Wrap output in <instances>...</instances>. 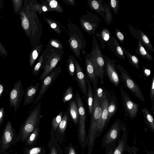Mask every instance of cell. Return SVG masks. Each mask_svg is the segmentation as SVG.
<instances>
[{"label": "cell", "mask_w": 154, "mask_h": 154, "mask_svg": "<svg viewBox=\"0 0 154 154\" xmlns=\"http://www.w3.org/2000/svg\"><path fill=\"white\" fill-rule=\"evenodd\" d=\"M123 51L130 63L134 68L138 69L140 68L139 60L138 57L134 55H131L123 46H121Z\"/></svg>", "instance_id": "38"}, {"label": "cell", "mask_w": 154, "mask_h": 154, "mask_svg": "<svg viewBox=\"0 0 154 154\" xmlns=\"http://www.w3.org/2000/svg\"><path fill=\"white\" fill-rule=\"evenodd\" d=\"M65 154H79V152L75 147L70 143L66 147Z\"/></svg>", "instance_id": "47"}, {"label": "cell", "mask_w": 154, "mask_h": 154, "mask_svg": "<svg viewBox=\"0 0 154 154\" xmlns=\"http://www.w3.org/2000/svg\"><path fill=\"white\" fill-rule=\"evenodd\" d=\"M85 61L86 74L92 84L94 90H95L97 87L98 77L90 54H87L85 55Z\"/></svg>", "instance_id": "19"}, {"label": "cell", "mask_w": 154, "mask_h": 154, "mask_svg": "<svg viewBox=\"0 0 154 154\" xmlns=\"http://www.w3.org/2000/svg\"><path fill=\"white\" fill-rule=\"evenodd\" d=\"M21 15L22 27L29 38L33 47L39 45L43 33V26L37 12L25 7L21 12Z\"/></svg>", "instance_id": "1"}, {"label": "cell", "mask_w": 154, "mask_h": 154, "mask_svg": "<svg viewBox=\"0 0 154 154\" xmlns=\"http://www.w3.org/2000/svg\"><path fill=\"white\" fill-rule=\"evenodd\" d=\"M21 80L16 82L9 94L10 107L14 106L16 113L19 108L22 97L25 93Z\"/></svg>", "instance_id": "13"}, {"label": "cell", "mask_w": 154, "mask_h": 154, "mask_svg": "<svg viewBox=\"0 0 154 154\" xmlns=\"http://www.w3.org/2000/svg\"><path fill=\"white\" fill-rule=\"evenodd\" d=\"M40 1L48 8L49 12L55 11L63 13V10L60 4L55 0H40Z\"/></svg>", "instance_id": "31"}, {"label": "cell", "mask_w": 154, "mask_h": 154, "mask_svg": "<svg viewBox=\"0 0 154 154\" xmlns=\"http://www.w3.org/2000/svg\"><path fill=\"white\" fill-rule=\"evenodd\" d=\"M94 35L98 38L101 48L105 49L107 46V43L112 36L109 29L104 28L99 32H96Z\"/></svg>", "instance_id": "27"}, {"label": "cell", "mask_w": 154, "mask_h": 154, "mask_svg": "<svg viewBox=\"0 0 154 154\" xmlns=\"http://www.w3.org/2000/svg\"><path fill=\"white\" fill-rule=\"evenodd\" d=\"M119 0H110L109 1V5L115 14H117L119 6Z\"/></svg>", "instance_id": "46"}, {"label": "cell", "mask_w": 154, "mask_h": 154, "mask_svg": "<svg viewBox=\"0 0 154 154\" xmlns=\"http://www.w3.org/2000/svg\"><path fill=\"white\" fill-rule=\"evenodd\" d=\"M102 0H88L87 4L90 8L95 11L103 18L104 16V9Z\"/></svg>", "instance_id": "29"}, {"label": "cell", "mask_w": 154, "mask_h": 154, "mask_svg": "<svg viewBox=\"0 0 154 154\" xmlns=\"http://www.w3.org/2000/svg\"><path fill=\"white\" fill-rule=\"evenodd\" d=\"M120 90L125 116L131 119L136 118L138 112L139 104L134 102L127 92L122 88H120Z\"/></svg>", "instance_id": "12"}, {"label": "cell", "mask_w": 154, "mask_h": 154, "mask_svg": "<svg viewBox=\"0 0 154 154\" xmlns=\"http://www.w3.org/2000/svg\"><path fill=\"white\" fill-rule=\"evenodd\" d=\"M109 100L108 97L102 102L101 106L102 112L101 116L99 120L96 127L95 137L96 138L100 136L108 123V113L107 106Z\"/></svg>", "instance_id": "17"}, {"label": "cell", "mask_w": 154, "mask_h": 154, "mask_svg": "<svg viewBox=\"0 0 154 154\" xmlns=\"http://www.w3.org/2000/svg\"><path fill=\"white\" fill-rule=\"evenodd\" d=\"M101 105L94 97L93 111L86 138L87 145H88V154H91L94 147L97 125L102 112Z\"/></svg>", "instance_id": "4"}, {"label": "cell", "mask_w": 154, "mask_h": 154, "mask_svg": "<svg viewBox=\"0 0 154 154\" xmlns=\"http://www.w3.org/2000/svg\"><path fill=\"white\" fill-rule=\"evenodd\" d=\"M70 119L71 118L67 108L54 134L56 139L58 142L61 143L64 140L65 132L67 123L68 121H70Z\"/></svg>", "instance_id": "21"}, {"label": "cell", "mask_w": 154, "mask_h": 154, "mask_svg": "<svg viewBox=\"0 0 154 154\" xmlns=\"http://www.w3.org/2000/svg\"><path fill=\"white\" fill-rule=\"evenodd\" d=\"M122 129V124L121 120L119 119L113 123L103 137L102 146L106 147L111 143L118 140L120 138V133Z\"/></svg>", "instance_id": "11"}, {"label": "cell", "mask_w": 154, "mask_h": 154, "mask_svg": "<svg viewBox=\"0 0 154 154\" xmlns=\"http://www.w3.org/2000/svg\"><path fill=\"white\" fill-rule=\"evenodd\" d=\"M85 77L87 86V97L86 99V103L88 107V114L91 117L93 107L94 90L92 88L90 80L86 73L85 74Z\"/></svg>", "instance_id": "24"}, {"label": "cell", "mask_w": 154, "mask_h": 154, "mask_svg": "<svg viewBox=\"0 0 154 154\" xmlns=\"http://www.w3.org/2000/svg\"><path fill=\"white\" fill-rule=\"evenodd\" d=\"M116 35L118 40L122 44H123L125 40L124 35L120 30L117 28L116 29Z\"/></svg>", "instance_id": "49"}, {"label": "cell", "mask_w": 154, "mask_h": 154, "mask_svg": "<svg viewBox=\"0 0 154 154\" xmlns=\"http://www.w3.org/2000/svg\"><path fill=\"white\" fill-rule=\"evenodd\" d=\"M154 101H153L152 102V107H151V111H152V112L153 114L154 113Z\"/></svg>", "instance_id": "57"}, {"label": "cell", "mask_w": 154, "mask_h": 154, "mask_svg": "<svg viewBox=\"0 0 154 154\" xmlns=\"http://www.w3.org/2000/svg\"><path fill=\"white\" fill-rule=\"evenodd\" d=\"M133 154H137L136 152H134L133 153Z\"/></svg>", "instance_id": "59"}, {"label": "cell", "mask_w": 154, "mask_h": 154, "mask_svg": "<svg viewBox=\"0 0 154 154\" xmlns=\"http://www.w3.org/2000/svg\"><path fill=\"white\" fill-rule=\"evenodd\" d=\"M141 111L144 116L146 125L154 133V120L153 115L146 107L142 109Z\"/></svg>", "instance_id": "33"}, {"label": "cell", "mask_w": 154, "mask_h": 154, "mask_svg": "<svg viewBox=\"0 0 154 154\" xmlns=\"http://www.w3.org/2000/svg\"><path fill=\"white\" fill-rule=\"evenodd\" d=\"M94 97L97 102L102 104V102L107 97V91L104 87H97L94 91Z\"/></svg>", "instance_id": "36"}, {"label": "cell", "mask_w": 154, "mask_h": 154, "mask_svg": "<svg viewBox=\"0 0 154 154\" xmlns=\"http://www.w3.org/2000/svg\"><path fill=\"white\" fill-rule=\"evenodd\" d=\"M122 136L118 140V145L114 149L113 154H123L126 151L131 154L136 152L138 150V148L135 146H129L128 145V129L124 124H122Z\"/></svg>", "instance_id": "16"}, {"label": "cell", "mask_w": 154, "mask_h": 154, "mask_svg": "<svg viewBox=\"0 0 154 154\" xmlns=\"http://www.w3.org/2000/svg\"><path fill=\"white\" fill-rule=\"evenodd\" d=\"M4 112V108L3 107L1 108L0 109V126L2 124L4 121L5 116Z\"/></svg>", "instance_id": "52"}, {"label": "cell", "mask_w": 154, "mask_h": 154, "mask_svg": "<svg viewBox=\"0 0 154 154\" xmlns=\"http://www.w3.org/2000/svg\"><path fill=\"white\" fill-rule=\"evenodd\" d=\"M15 12H17L21 7L22 0H13Z\"/></svg>", "instance_id": "51"}, {"label": "cell", "mask_w": 154, "mask_h": 154, "mask_svg": "<svg viewBox=\"0 0 154 154\" xmlns=\"http://www.w3.org/2000/svg\"><path fill=\"white\" fill-rule=\"evenodd\" d=\"M63 113V112L62 111L57 116L53 119L51 122V128L50 132L55 134L61 121Z\"/></svg>", "instance_id": "42"}, {"label": "cell", "mask_w": 154, "mask_h": 154, "mask_svg": "<svg viewBox=\"0 0 154 154\" xmlns=\"http://www.w3.org/2000/svg\"><path fill=\"white\" fill-rule=\"evenodd\" d=\"M67 109L71 119L75 126H77L79 124V112L78 106L74 97L69 101Z\"/></svg>", "instance_id": "26"}, {"label": "cell", "mask_w": 154, "mask_h": 154, "mask_svg": "<svg viewBox=\"0 0 154 154\" xmlns=\"http://www.w3.org/2000/svg\"><path fill=\"white\" fill-rule=\"evenodd\" d=\"M146 154H154V152L153 151H149L146 149H145Z\"/></svg>", "instance_id": "56"}, {"label": "cell", "mask_w": 154, "mask_h": 154, "mask_svg": "<svg viewBox=\"0 0 154 154\" xmlns=\"http://www.w3.org/2000/svg\"><path fill=\"white\" fill-rule=\"evenodd\" d=\"M19 140L15 130L13 128L11 122L8 121L0 139V153H4L12 145L14 146Z\"/></svg>", "instance_id": "9"}, {"label": "cell", "mask_w": 154, "mask_h": 154, "mask_svg": "<svg viewBox=\"0 0 154 154\" xmlns=\"http://www.w3.org/2000/svg\"><path fill=\"white\" fill-rule=\"evenodd\" d=\"M44 51L48 59L45 66L43 68V72L39 78L41 81H43L56 68L64 54L63 49H57L47 45Z\"/></svg>", "instance_id": "7"}, {"label": "cell", "mask_w": 154, "mask_h": 154, "mask_svg": "<svg viewBox=\"0 0 154 154\" xmlns=\"http://www.w3.org/2000/svg\"><path fill=\"white\" fill-rule=\"evenodd\" d=\"M72 56L75 65V79L82 93L86 99L87 97V88L85 75L75 57L72 55Z\"/></svg>", "instance_id": "18"}, {"label": "cell", "mask_w": 154, "mask_h": 154, "mask_svg": "<svg viewBox=\"0 0 154 154\" xmlns=\"http://www.w3.org/2000/svg\"><path fill=\"white\" fill-rule=\"evenodd\" d=\"M116 67L121 73L119 77L120 81L135 96L144 102L145 98L140 87L129 75L127 71L120 64L116 65Z\"/></svg>", "instance_id": "8"}, {"label": "cell", "mask_w": 154, "mask_h": 154, "mask_svg": "<svg viewBox=\"0 0 154 154\" xmlns=\"http://www.w3.org/2000/svg\"><path fill=\"white\" fill-rule=\"evenodd\" d=\"M4 154H18L16 153H9L8 152H5Z\"/></svg>", "instance_id": "58"}, {"label": "cell", "mask_w": 154, "mask_h": 154, "mask_svg": "<svg viewBox=\"0 0 154 154\" xmlns=\"http://www.w3.org/2000/svg\"><path fill=\"white\" fill-rule=\"evenodd\" d=\"M43 44H40L39 45L33 47L30 53L29 59L30 67L33 66L38 56L42 51Z\"/></svg>", "instance_id": "34"}, {"label": "cell", "mask_w": 154, "mask_h": 154, "mask_svg": "<svg viewBox=\"0 0 154 154\" xmlns=\"http://www.w3.org/2000/svg\"><path fill=\"white\" fill-rule=\"evenodd\" d=\"M47 45L57 49H63V48L62 43L56 38H51L49 39Z\"/></svg>", "instance_id": "45"}, {"label": "cell", "mask_w": 154, "mask_h": 154, "mask_svg": "<svg viewBox=\"0 0 154 154\" xmlns=\"http://www.w3.org/2000/svg\"><path fill=\"white\" fill-rule=\"evenodd\" d=\"M138 44L135 52L143 59L148 61L153 60V58L151 54L147 51L142 45L140 41H138Z\"/></svg>", "instance_id": "35"}, {"label": "cell", "mask_w": 154, "mask_h": 154, "mask_svg": "<svg viewBox=\"0 0 154 154\" xmlns=\"http://www.w3.org/2000/svg\"><path fill=\"white\" fill-rule=\"evenodd\" d=\"M117 110V103L115 96L112 97V99L109 102L107 106L108 113V121H109L111 118L114 115Z\"/></svg>", "instance_id": "40"}, {"label": "cell", "mask_w": 154, "mask_h": 154, "mask_svg": "<svg viewBox=\"0 0 154 154\" xmlns=\"http://www.w3.org/2000/svg\"><path fill=\"white\" fill-rule=\"evenodd\" d=\"M23 154H46L45 147L43 146L26 148L23 149Z\"/></svg>", "instance_id": "41"}, {"label": "cell", "mask_w": 154, "mask_h": 154, "mask_svg": "<svg viewBox=\"0 0 154 154\" xmlns=\"http://www.w3.org/2000/svg\"><path fill=\"white\" fill-rule=\"evenodd\" d=\"M150 96L151 101H154V75H153L150 87Z\"/></svg>", "instance_id": "50"}, {"label": "cell", "mask_w": 154, "mask_h": 154, "mask_svg": "<svg viewBox=\"0 0 154 154\" xmlns=\"http://www.w3.org/2000/svg\"><path fill=\"white\" fill-rule=\"evenodd\" d=\"M103 5L104 9V16L103 18L106 24L109 25L111 23L113 18L111 9L109 4L108 5L104 1Z\"/></svg>", "instance_id": "39"}, {"label": "cell", "mask_w": 154, "mask_h": 154, "mask_svg": "<svg viewBox=\"0 0 154 154\" xmlns=\"http://www.w3.org/2000/svg\"><path fill=\"white\" fill-rule=\"evenodd\" d=\"M4 89L3 84L0 82V98L3 94Z\"/></svg>", "instance_id": "55"}, {"label": "cell", "mask_w": 154, "mask_h": 154, "mask_svg": "<svg viewBox=\"0 0 154 154\" xmlns=\"http://www.w3.org/2000/svg\"><path fill=\"white\" fill-rule=\"evenodd\" d=\"M40 85L39 83L34 85L31 84L25 91L23 105L31 104L33 101Z\"/></svg>", "instance_id": "23"}, {"label": "cell", "mask_w": 154, "mask_h": 154, "mask_svg": "<svg viewBox=\"0 0 154 154\" xmlns=\"http://www.w3.org/2000/svg\"><path fill=\"white\" fill-rule=\"evenodd\" d=\"M69 38L68 42L75 57L81 60V52L85 55L87 44L84 35L79 28L75 24L69 22L68 24Z\"/></svg>", "instance_id": "2"}, {"label": "cell", "mask_w": 154, "mask_h": 154, "mask_svg": "<svg viewBox=\"0 0 154 154\" xmlns=\"http://www.w3.org/2000/svg\"><path fill=\"white\" fill-rule=\"evenodd\" d=\"M78 106L79 112V121L78 135L79 143L82 149L86 147L87 132L85 128L87 118L86 112L82 99L78 93H76L74 97Z\"/></svg>", "instance_id": "5"}, {"label": "cell", "mask_w": 154, "mask_h": 154, "mask_svg": "<svg viewBox=\"0 0 154 154\" xmlns=\"http://www.w3.org/2000/svg\"><path fill=\"white\" fill-rule=\"evenodd\" d=\"M67 4L72 6H75L76 5L75 0H62Z\"/></svg>", "instance_id": "54"}, {"label": "cell", "mask_w": 154, "mask_h": 154, "mask_svg": "<svg viewBox=\"0 0 154 154\" xmlns=\"http://www.w3.org/2000/svg\"><path fill=\"white\" fill-rule=\"evenodd\" d=\"M104 57L106 75L110 82L115 86H118L120 84V80L116 67V61L106 55H104Z\"/></svg>", "instance_id": "14"}, {"label": "cell", "mask_w": 154, "mask_h": 154, "mask_svg": "<svg viewBox=\"0 0 154 154\" xmlns=\"http://www.w3.org/2000/svg\"><path fill=\"white\" fill-rule=\"evenodd\" d=\"M79 21L81 27L85 32L94 35L101 20L97 15L87 10L81 17Z\"/></svg>", "instance_id": "10"}, {"label": "cell", "mask_w": 154, "mask_h": 154, "mask_svg": "<svg viewBox=\"0 0 154 154\" xmlns=\"http://www.w3.org/2000/svg\"><path fill=\"white\" fill-rule=\"evenodd\" d=\"M62 72L60 66H58L53 70L43 80L39 92L34 104V107L43 96L50 85Z\"/></svg>", "instance_id": "15"}, {"label": "cell", "mask_w": 154, "mask_h": 154, "mask_svg": "<svg viewBox=\"0 0 154 154\" xmlns=\"http://www.w3.org/2000/svg\"><path fill=\"white\" fill-rule=\"evenodd\" d=\"M39 133L38 127H37L29 136L25 142V145L29 147L35 145L37 143Z\"/></svg>", "instance_id": "37"}, {"label": "cell", "mask_w": 154, "mask_h": 154, "mask_svg": "<svg viewBox=\"0 0 154 154\" xmlns=\"http://www.w3.org/2000/svg\"><path fill=\"white\" fill-rule=\"evenodd\" d=\"M74 96L73 89L71 86H69L63 93L62 101L65 103L72 99Z\"/></svg>", "instance_id": "43"}, {"label": "cell", "mask_w": 154, "mask_h": 154, "mask_svg": "<svg viewBox=\"0 0 154 154\" xmlns=\"http://www.w3.org/2000/svg\"><path fill=\"white\" fill-rule=\"evenodd\" d=\"M130 32L132 36L140 41L142 45L148 49L154 52V48L148 37L141 30L128 24Z\"/></svg>", "instance_id": "20"}, {"label": "cell", "mask_w": 154, "mask_h": 154, "mask_svg": "<svg viewBox=\"0 0 154 154\" xmlns=\"http://www.w3.org/2000/svg\"><path fill=\"white\" fill-rule=\"evenodd\" d=\"M108 49L112 51L118 58L125 60V55L119 42L114 36H111L106 44Z\"/></svg>", "instance_id": "22"}, {"label": "cell", "mask_w": 154, "mask_h": 154, "mask_svg": "<svg viewBox=\"0 0 154 154\" xmlns=\"http://www.w3.org/2000/svg\"><path fill=\"white\" fill-rule=\"evenodd\" d=\"M116 145V142H114L106 146L105 154H113V152Z\"/></svg>", "instance_id": "48"}, {"label": "cell", "mask_w": 154, "mask_h": 154, "mask_svg": "<svg viewBox=\"0 0 154 154\" xmlns=\"http://www.w3.org/2000/svg\"><path fill=\"white\" fill-rule=\"evenodd\" d=\"M90 54L96 68L100 83L103 85L104 83V74L105 72L104 55L94 35L93 37L92 49Z\"/></svg>", "instance_id": "6"}, {"label": "cell", "mask_w": 154, "mask_h": 154, "mask_svg": "<svg viewBox=\"0 0 154 154\" xmlns=\"http://www.w3.org/2000/svg\"><path fill=\"white\" fill-rule=\"evenodd\" d=\"M50 133L51 137L47 144L49 154H63L62 149L55 138L54 134L51 132Z\"/></svg>", "instance_id": "28"}, {"label": "cell", "mask_w": 154, "mask_h": 154, "mask_svg": "<svg viewBox=\"0 0 154 154\" xmlns=\"http://www.w3.org/2000/svg\"><path fill=\"white\" fill-rule=\"evenodd\" d=\"M66 61L67 70L69 74L73 76L75 73V65L72 55H69Z\"/></svg>", "instance_id": "44"}, {"label": "cell", "mask_w": 154, "mask_h": 154, "mask_svg": "<svg viewBox=\"0 0 154 154\" xmlns=\"http://www.w3.org/2000/svg\"><path fill=\"white\" fill-rule=\"evenodd\" d=\"M43 19L48 23L50 27L57 33L60 34L62 33L61 28L66 31V29L59 21L54 20L45 16L43 17Z\"/></svg>", "instance_id": "32"}, {"label": "cell", "mask_w": 154, "mask_h": 154, "mask_svg": "<svg viewBox=\"0 0 154 154\" xmlns=\"http://www.w3.org/2000/svg\"><path fill=\"white\" fill-rule=\"evenodd\" d=\"M143 71L144 75L146 77H149L151 71L149 69H148L144 65H143Z\"/></svg>", "instance_id": "53"}, {"label": "cell", "mask_w": 154, "mask_h": 154, "mask_svg": "<svg viewBox=\"0 0 154 154\" xmlns=\"http://www.w3.org/2000/svg\"></svg>", "instance_id": "60"}, {"label": "cell", "mask_w": 154, "mask_h": 154, "mask_svg": "<svg viewBox=\"0 0 154 154\" xmlns=\"http://www.w3.org/2000/svg\"><path fill=\"white\" fill-rule=\"evenodd\" d=\"M26 3L25 6L30 10L38 12L39 14L49 12L47 7L44 4L37 2V0H30Z\"/></svg>", "instance_id": "25"}, {"label": "cell", "mask_w": 154, "mask_h": 154, "mask_svg": "<svg viewBox=\"0 0 154 154\" xmlns=\"http://www.w3.org/2000/svg\"><path fill=\"white\" fill-rule=\"evenodd\" d=\"M48 59L44 50L43 51L38 63L33 68L32 71V73L35 76H37L40 73L41 69L45 66Z\"/></svg>", "instance_id": "30"}, {"label": "cell", "mask_w": 154, "mask_h": 154, "mask_svg": "<svg viewBox=\"0 0 154 154\" xmlns=\"http://www.w3.org/2000/svg\"><path fill=\"white\" fill-rule=\"evenodd\" d=\"M41 104L38 103L30 112L21 126L17 137L19 140L25 142L29 134L37 127H38L41 118Z\"/></svg>", "instance_id": "3"}]
</instances>
